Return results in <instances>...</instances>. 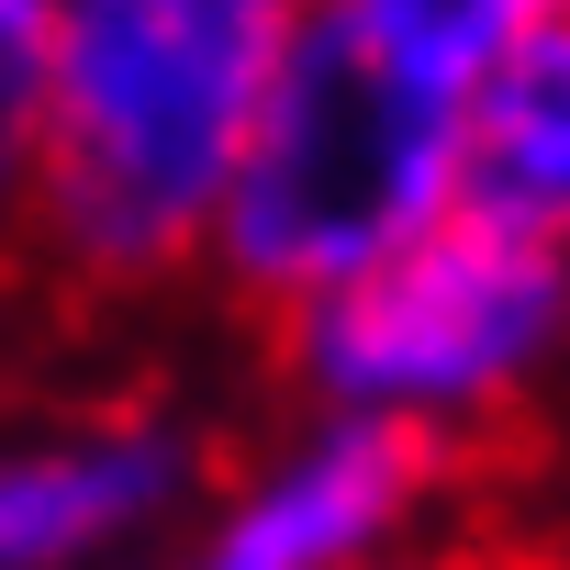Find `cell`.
<instances>
[{"label": "cell", "mask_w": 570, "mask_h": 570, "mask_svg": "<svg viewBox=\"0 0 570 570\" xmlns=\"http://www.w3.org/2000/svg\"><path fill=\"white\" fill-rule=\"evenodd\" d=\"M23 202H35V90H0V257L23 246Z\"/></svg>", "instance_id": "cell-8"}, {"label": "cell", "mask_w": 570, "mask_h": 570, "mask_svg": "<svg viewBox=\"0 0 570 570\" xmlns=\"http://www.w3.org/2000/svg\"><path fill=\"white\" fill-rule=\"evenodd\" d=\"M303 35L314 0H57L23 246L101 303L202 279L213 213Z\"/></svg>", "instance_id": "cell-1"}, {"label": "cell", "mask_w": 570, "mask_h": 570, "mask_svg": "<svg viewBox=\"0 0 570 570\" xmlns=\"http://www.w3.org/2000/svg\"><path fill=\"white\" fill-rule=\"evenodd\" d=\"M392 570H548V548H492V537H425Z\"/></svg>", "instance_id": "cell-10"}, {"label": "cell", "mask_w": 570, "mask_h": 570, "mask_svg": "<svg viewBox=\"0 0 570 570\" xmlns=\"http://www.w3.org/2000/svg\"><path fill=\"white\" fill-rule=\"evenodd\" d=\"M314 12L336 23V35H358L370 57H392V68H414L425 90H470L503 46H525L537 23H559L570 0H314Z\"/></svg>", "instance_id": "cell-7"}, {"label": "cell", "mask_w": 570, "mask_h": 570, "mask_svg": "<svg viewBox=\"0 0 570 570\" xmlns=\"http://www.w3.org/2000/svg\"><path fill=\"white\" fill-rule=\"evenodd\" d=\"M213 436L168 403L0 425V570H146L213 492Z\"/></svg>", "instance_id": "cell-5"}, {"label": "cell", "mask_w": 570, "mask_h": 570, "mask_svg": "<svg viewBox=\"0 0 570 570\" xmlns=\"http://www.w3.org/2000/svg\"><path fill=\"white\" fill-rule=\"evenodd\" d=\"M548 570H570V548H548Z\"/></svg>", "instance_id": "cell-11"}, {"label": "cell", "mask_w": 570, "mask_h": 570, "mask_svg": "<svg viewBox=\"0 0 570 570\" xmlns=\"http://www.w3.org/2000/svg\"><path fill=\"white\" fill-rule=\"evenodd\" d=\"M459 213L570 257V12L459 90Z\"/></svg>", "instance_id": "cell-6"}, {"label": "cell", "mask_w": 570, "mask_h": 570, "mask_svg": "<svg viewBox=\"0 0 570 570\" xmlns=\"http://www.w3.org/2000/svg\"><path fill=\"white\" fill-rule=\"evenodd\" d=\"M46 23H57V0H0V90H35Z\"/></svg>", "instance_id": "cell-9"}, {"label": "cell", "mask_w": 570, "mask_h": 570, "mask_svg": "<svg viewBox=\"0 0 570 570\" xmlns=\"http://www.w3.org/2000/svg\"><path fill=\"white\" fill-rule=\"evenodd\" d=\"M448 213H459V101L314 12V35L292 46V68L257 112V146L213 213L202 279L279 325L347 292V279H370L381 257H403Z\"/></svg>", "instance_id": "cell-2"}, {"label": "cell", "mask_w": 570, "mask_h": 570, "mask_svg": "<svg viewBox=\"0 0 570 570\" xmlns=\"http://www.w3.org/2000/svg\"><path fill=\"white\" fill-rule=\"evenodd\" d=\"M448 481H459V459L403 425L303 414L235 481H213L202 514L146 570H392L436 537Z\"/></svg>", "instance_id": "cell-4"}, {"label": "cell", "mask_w": 570, "mask_h": 570, "mask_svg": "<svg viewBox=\"0 0 570 570\" xmlns=\"http://www.w3.org/2000/svg\"><path fill=\"white\" fill-rule=\"evenodd\" d=\"M279 370L303 414L403 425L459 459L481 425L525 414L570 370V257L448 213L370 279L279 314Z\"/></svg>", "instance_id": "cell-3"}]
</instances>
